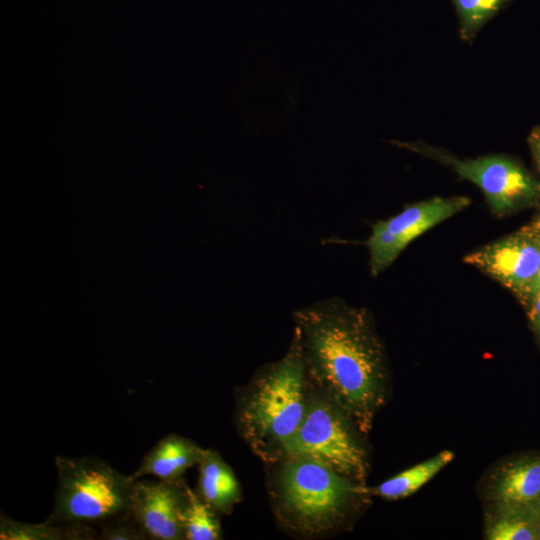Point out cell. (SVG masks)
<instances>
[{
	"label": "cell",
	"instance_id": "obj_12",
	"mask_svg": "<svg viewBox=\"0 0 540 540\" xmlns=\"http://www.w3.org/2000/svg\"><path fill=\"white\" fill-rule=\"evenodd\" d=\"M199 467L198 495L216 511L228 513L240 498L239 484L233 472L212 450H205Z\"/></svg>",
	"mask_w": 540,
	"mask_h": 540
},
{
	"label": "cell",
	"instance_id": "obj_16",
	"mask_svg": "<svg viewBox=\"0 0 540 540\" xmlns=\"http://www.w3.org/2000/svg\"><path fill=\"white\" fill-rule=\"evenodd\" d=\"M184 539L217 540L221 526L216 510L187 487V498L181 512Z\"/></svg>",
	"mask_w": 540,
	"mask_h": 540
},
{
	"label": "cell",
	"instance_id": "obj_9",
	"mask_svg": "<svg viewBox=\"0 0 540 540\" xmlns=\"http://www.w3.org/2000/svg\"><path fill=\"white\" fill-rule=\"evenodd\" d=\"M187 487L181 479L135 481L130 514L146 539H184L181 512Z\"/></svg>",
	"mask_w": 540,
	"mask_h": 540
},
{
	"label": "cell",
	"instance_id": "obj_6",
	"mask_svg": "<svg viewBox=\"0 0 540 540\" xmlns=\"http://www.w3.org/2000/svg\"><path fill=\"white\" fill-rule=\"evenodd\" d=\"M350 423L333 402H308L299 428L285 446V458L313 459L363 484L367 474L366 453Z\"/></svg>",
	"mask_w": 540,
	"mask_h": 540
},
{
	"label": "cell",
	"instance_id": "obj_11",
	"mask_svg": "<svg viewBox=\"0 0 540 540\" xmlns=\"http://www.w3.org/2000/svg\"><path fill=\"white\" fill-rule=\"evenodd\" d=\"M204 452L190 439L169 434L144 455L131 476L135 480L145 475L156 476L159 480H177L188 468L199 464Z\"/></svg>",
	"mask_w": 540,
	"mask_h": 540
},
{
	"label": "cell",
	"instance_id": "obj_17",
	"mask_svg": "<svg viewBox=\"0 0 540 540\" xmlns=\"http://www.w3.org/2000/svg\"><path fill=\"white\" fill-rule=\"evenodd\" d=\"M511 0H452L462 41L471 43L483 26Z\"/></svg>",
	"mask_w": 540,
	"mask_h": 540
},
{
	"label": "cell",
	"instance_id": "obj_15",
	"mask_svg": "<svg viewBox=\"0 0 540 540\" xmlns=\"http://www.w3.org/2000/svg\"><path fill=\"white\" fill-rule=\"evenodd\" d=\"M44 523L31 524L13 520L1 513V540H63V539H94L95 534L86 524Z\"/></svg>",
	"mask_w": 540,
	"mask_h": 540
},
{
	"label": "cell",
	"instance_id": "obj_19",
	"mask_svg": "<svg viewBox=\"0 0 540 540\" xmlns=\"http://www.w3.org/2000/svg\"><path fill=\"white\" fill-rule=\"evenodd\" d=\"M524 305L529 322L540 343V291H532L520 298Z\"/></svg>",
	"mask_w": 540,
	"mask_h": 540
},
{
	"label": "cell",
	"instance_id": "obj_1",
	"mask_svg": "<svg viewBox=\"0 0 540 540\" xmlns=\"http://www.w3.org/2000/svg\"><path fill=\"white\" fill-rule=\"evenodd\" d=\"M293 316L306 367L351 424L368 433L388 379L384 346L369 312L332 298Z\"/></svg>",
	"mask_w": 540,
	"mask_h": 540
},
{
	"label": "cell",
	"instance_id": "obj_4",
	"mask_svg": "<svg viewBox=\"0 0 540 540\" xmlns=\"http://www.w3.org/2000/svg\"><path fill=\"white\" fill-rule=\"evenodd\" d=\"M364 488L321 462L288 457L279 474L278 495L295 528L319 533L337 525L365 493Z\"/></svg>",
	"mask_w": 540,
	"mask_h": 540
},
{
	"label": "cell",
	"instance_id": "obj_14",
	"mask_svg": "<svg viewBox=\"0 0 540 540\" xmlns=\"http://www.w3.org/2000/svg\"><path fill=\"white\" fill-rule=\"evenodd\" d=\"M454 456L452 451H441L435 456L387 479L377 486L374 492L389 500L406 498L436 476L454 459Z\"/></svg>",
	"mask_w": 540,
	"mask_h": 540
},
{
	"label": "cell",
	"instance_id": "obj_13",
	"mask_svg": "<svg viewBox=\"0 0 540 540\" xmlns=\"http://www.w3.org/2000/svg\"><path fill=\"white\" fill-rule=\"evenodd\" d=\"M488 540H540V510L491 508L486 514Z\"/></svg>",
	"mask_w": 540,
	"mask_h": 540
},
{
	"label": "cell",
	"instance_id": "obj_20",
	"mask_svg": "<svg viewBox=\"0 0 540 540\" xmlns=\"http://www.w3.org/2000/svg\"><path fill=\"white\" fill-rule=\"evenodd\" d=\"M527 142L533 159L540 170V125L532 129L527 138Z\"/></svg>",
	"mask_w": 540,
	"mask_h": 540
},
{
	"label": "cell",
	"instance_id": "obj_22",
	"mask_svg": "<svg viewBox=\"0 0 540 540\" xmlns=\"http://www.w3.org/2000/svg\"><path fill=\"white\" fill-rule=\"evenodd\" d=\"M530 227L533 229V231L540 236V219L533 222Z\"/></svg>",
	"mask_w": 540,
	"mask_h": 540
},
{
	"label": "cell",
	"instance_id": "obj_2",
	"mask_svg": "<svg viewBox=\"0 0 540 540\" xmlns=\"http://www.w3.org/2000/svg\"><path fill=\"white\" fill-rule=\"evenodd\" d=\"M306 362L295 333L291 348L256 381L238 412L241 432L254 452L265 460L284 456L307 409Z\"/></svg>",
	"mask_w": 540,
	"mask_h": 540
},
{
	"label": "cell",
	"instance_id": "obj_21",
	"mask_svg": "<svg viewBox=\"0 0 540 540\" xmlns=\"http://www.w3.org/2000/svg\"><path fill=\"white\" fill-rule=\"evenodd\" d=\"M537 236H538L539 239H540V236H539V235H537ZM532 291H540V267H539V272H538L537 278H536V280H535V282H534V284H533L532 289H531L530 292H532ZM530 292H529V293H530ZM526 295H527V294H526Z\"/></svg>",
	"mask_w": 540,
	"mask_h": 540
},
{
	"label": "cell",
	"instance_id": "obj_7",
	"mask_svg": "<svg viewBox=\"0 0 540 540\" xmlns=\"http://www.w3.org/2000/svg\"><path fill=\"white\" fill-rule=\"evenodd\" d=\"M470 202L466 196H438L409 205L399 214L375 223L366 241L372 276L388 268L412 240L465 209Z\"/></svg>",
	"mask_w": 540,
	"mask_h": 540
},
{
	"label": "cell",
	"instance_id": "obj_10",
	"mask_svg": "<svg viewBox=\"0 0 540 540\" xmlns=\"http://www.w3.org/2000/svg\"><path fill=\"white\" fill-rule=\"evenodd\" d=\"M487 498L491 508L540 510V454L513 458L490 478Z\"/></svg>",
	"mask_w": 540,
	"mask_h": 540
},
{
	"label": "cell",
	"instance_id": "obj_3",
	"mask_svg": "<svg viewBox=\"0 0 540 540\" xmlns=\"http://www.w3.org/2000/svg\"><path fill=\"white\" fill-rule=\"evenodd\" d=\"M57 487L47 522L104 524L130 513L135 479L94 457L56 456Z\"/></svg>",
	"mask_w": 540,
	"mask_h": 540
},
{
	"label": "cell",
	"instance_id": "obj_5",
	"mask_svg": "<svg viewBox=\"0 0 540 540\" xmlns=\"http://www.w3.org/2000/svg\"><path fill=\"white\" fill-rule=\"evenodd\" d=\"M391 142L437 160L452 168L461 179L477 185L490 209L496 214L519 210L536 203L540 198V183L514 158L486 155L461 160L442 148L423 142Z\"/></svg>",
	"mask_w": 540,
	"mask_h": 540
},
{
	"label": "cell",
	"instance_id": "obj_8",
	"mask_svg": "<svg viewBox=\"0 0 540 540\" xmlns=\"http://www.w3.org/2000/svg\"><path fill=\"white\" fill-rule=\"evenodd\" d=\"M474 266L515 293L528 294L540 267V239L530 226L484 245L464 257Z\"/></svg>",
	"mask_w": 540,
	"mask_h": 540
},
{
	"label": "cell",
	"instance_id": "obj_18",
	"mask_svg": "<svg viewBox=\"0 0 540 540\" xmlns=\"http://www.w3.org/2000/svg\"><path fill=\"white\" fill-rule=\"evenodd\" d=\"M99 538L103 540H145L146 536L129 513L102 524Z\"/></svg>",
	"mask_w": 540,
	"mask_h": 540
}]
</instances>
